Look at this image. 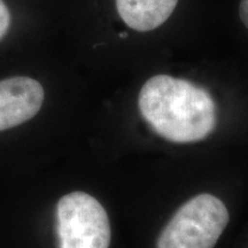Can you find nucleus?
I'll list each match as a JSON object with an SVG mask.
<instances>
[{"mask_svg":"<svg viewBox=\"0 0 248 248\" xmlns=\"http://www.w3.org/2000/svg\"><path fill=\"white\" fill-rule=\"evenodd\" d=\"M58 248H109L110 222L94 197L71 192L57 204Z\"/></svg>","mask_w":248,"mask_h":248,"instance_id":"obj_3","label":"nucleus"},{"mask_svg":"<svg viewBox=\"0 0 248 248\" xmlns=\"http://www.w3.org/2000/svg\"><path fill=\"white\" fill-rule=\"evenodd\" d=\"M138 106L160 137L177 144L202 140L216 126V106L210 93L183 78L151 77L140 90Z\"/></svg>","mask_w":248,"mask_h":248,"instance_id":"obj_1","label":"nucleus"},{"mask_svg":"<svg viewBox=\"0 0 248 248\" xmlns=\"http://www.w3.org/2000/svg\"><path fill=\"white\" fill-rule=\"evenodd\" d=\"M117 13L132 30L147 32L162 26L178 0H115Z\"/></svg>","mask_w":248,"mask_h":248,"instance_id":"obj_5","label":"nucleus"},{"mask_svg":"<svg viewBox=\"0 0 248 248\" xmlns=\"http://www.w3.org/2000/svg\"><path fill=\"white\" fill-rule=\"evenodd\" d=\"M11 12H9L4 0H0V40L7 35L9 28H11Z\"/></svg>","mask_w":248,"mask_h":248,"instance_id":"obj_6","label":"nucleus"},{"mask_svg":"<svg viewBox=\"0 0 248 248\" xmlns=\"http://www.w3.org/2000/svg\"><path fill=\"white\" fill-rule=\"evenodd\" d=\"M239 16L241 22L248 29V0H241L239 5Z\"/></svg>","mask_w":248,"mask_h":248,"instance_id":"obj_7","label":"nucleus"},{"mask_svg":"<svg viewBox=\"0 0 248 248\" xmlns=\"http://www.w3.org/2000/svg\"><path fill=\"white\" fill-rule=\"evenodd\" d=\"M44 99L42 84L31 77L14 76L0 80V131L33 119Z\"/></svg>","mask_w":248,"mask_h":248,"instance_id":"obj_4","label":"nucleus"},{"mask_svg":"<svg viewBox=\"0 0 248 248\" xmlns=\"http://www.w3.org/2000/svg\"><path fill=\"white\" fill-rule=\"evenodd\" d=\"M230 221L228 208L213 194L192 198L176 212L157 239V248H214Z\"/></svg>","mask_w":248,"mask_h":248,"instance_id":"obj_2","label":"nucleus"}]
</instances>
